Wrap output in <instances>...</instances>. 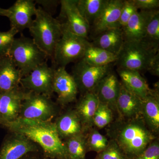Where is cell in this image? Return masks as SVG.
<instances>
[{"label": "cell", "mask_w": 159, "mask_h": 159, "mask_svg": "<svg viewBox=\"0 0 159 159\" xmlns=\"http://www.w3.org/2000/svg\"><path fill=\"white\" fill-rule=\"evenodd\" d=\"M45 159H56V158H48L47 157Z\"/></svg>", "instance_id": "cell-40"}, {"label": "cell", "mask_w": 159, "mask_h": 159, "mask_svg": "<svg viewBox=\"0 0 159 159\" xmlns=\"http://www.w3.org/2000/svg\"><path fill=\"white\" fill-rule=\"evenodd\" d=\"M87 63L95 66H103L116 63L117 55L92 45L89 43L82 58Z\"/></svg>", "instance_id": "cell-25"}, {"label": "cell", "mask_w": 159, "mask_h": 159, "mask_svg": "<svg viewBox=\"0 0 159 159\" xmlns=\"http://www.w3.org/2000/svg\"><path fill=\"white\" fill-rule=\"evenodd\" d=\"M117 72L121 80V83L129 91L143 99L150 93L148 84L138 71L118 68Z\"/></svg>", "instance_id": "cell-22"}, {"label": "cell", "mask_w": 159, "mask_h": 159, "mask_svg": "<svg viewBox=\"0 0 159 159\" xmlns=\"http://www.w3.org/2000/svg\"><path fill=\"white\" fill-rule=\"evenodd\" d=\"M99 103L97 96L93 92L83 94L77 102L75 110L81 121L84 133L93 125L94 116Z\"/></svg>", "instance_id": "cell-23"}, {"label": "cell", "mask_w": 159, "mask_h": 159, "mask_svg": "<svg viewBox=\"0 0 159 159\" xmlns=\"http://www.w3.org/2000/svg\"><path fill=\"white\" fill-rule=\"evenodd\" d=\"M11 133L1 146L0 159H21L27 154L38 151V145L24 135Z\"/></svg>", "instance_id": "cell-13"}, {"label": "cell", "mask_w": 159, "mask_h": 159, "mask_svg": "<svg viewBox=\"0 0 159 159\" xmlns=\"http://www.w3.org/2000/svg\"><path fill=\"white\" fill-rule=\"evenodd\" d=\"M62 26V35L58 41L52 58L55 67H65L82 59L89 42L87 39L74 34Z\"/></svg>", "instance_id": "cell-6"}, {"label": "cell", "mask_w": 159, "mask_h": 159, "mask_svg": "<svg viewBox=\"0 0 159 159\" xmlns=\"http://www.w3.org/2000/svg\"><path fill=\"white\" fill-rule=\"evenodd\" d=\"M36 4L32 0H17L9 8L8 18L10 20L11 28L21 32L29 29L33 20L32 17L36 12Z\"/></svg>", "instance_id": "cell-14"}, {"label": "cell", "mask_w": 159, "mask_h": 159, "mask_svg": "<svg viewBox=\"0 0 159 159\" xmlns=\"http://www.w3.org/2000/svg\"><path fill=\"white\" fill-rule=\"evenodd\" d=\"M108 0H76L80 13L90 27L99 17Z\"/></svg>", "instance_id": "cell-26"}, {"label": "cell", "mask_w": 159, "mask_h": 159, "mask_svg": "<svg viewBox=\"0 0 159 159\" xmlns=\"http://www.w3.org/2000/svg\"><path fill=\"white\" fill-rule=\"evenodd\" d=\"M158 52L159 48L154 47L144 40L124 42L115 64L118 68L140 73L147 70L150 61Z\"/></svg>", "instance_id": "cell-5"}, {"label": "cell", "mask_w": 159, "mask_h": 159, "mask_svg": "<svg viewBox=\"0 0 159 159\" xmlns=\"http://www.w3.org/2000/svg\"><path fill=\"white\" fill-rule=\"evenodd\" d=\"M4 126L11 132L24 135L39 145L47 157L70 159L65 144L57 133L54 122L18 118Z\"/></svg>", "instance_id": "cell-1"}, {"label": "cell", "mask_w": 159, "mask_h": 159, "mask_svg": "<svg viewBox=\"0 0 159 159\" xmlns=\"http://www.w3.org/2000/svg\"><path fill=\"white\" fill-rule=\"evenodd\" d=\"M52 89L57 95V101L62 105L74 102L77 98L78 89L72 75L65 67H54Z\"/></svg>", "instance_id": "cell-12"}, {"label": "cell", "mask_w": 159, "mask_h": 159, "mask_svg": "<svg viewBox=\"0 0 159 159\" xmlns=\"http://www.w3.org/2000/svg\"><path fill=\"white\" fill-rule=\"evenodd\" d=\"M28 92L19 86L1 94L0 125L4 126L19 118L22 103Z\"/></svg>", "instance_id": "cell-11"}, {"label": "cell", "mask_w": 159, "mask_h": 159, "mask_svg": "<svg viewBox=\"0 0 159 159\" xmlns=\"http://www.w3.org/2000/svg\"><path fill=\"white\" fill-rule=\"evenodd\" d=\"M0 98H1V93H0Z\"/></svg>", "instance_id": "cell-41"}, {"label": "cell", "mask_w": 159, "mask_h": 159, "mask_svg": "<svg viewBox=\"0 0 159 159\" xmlns=\"http://www.w3.org/2000/svg\"><path fill=\"white\" fill-rule=\"evenodd\" d=\"M61 10L57 19L72 33L87 39L90 27L80 13L76 0L60 1Z\"/></svg>", "instance_id": "cell-10"}, {"label": "cell", "mask_w": 159, "mask_h": 159, "mask_svg": "<svg viewBox=\"0 0 159 159\" xmlns=\"http://www.w3.org/2000/svg\"><path fill=\"white\" fill-rule=\"evenodd\" d=\"M66 147L70 159H86V136L84 133L78 134L66 140Z\"/></svg>", "instance_id": "cell-27"}, {"label": "cell", "mask_w": 159, "mask_h": 159, "mask_svg": "<svg viewBox=\"0 0 159 159\" xmlns=\"http://www.w3.org/2000/svg\"><path fill=\"white\" fill-rule=\"evenodd\" d=\"M21 73L9 55L0 58V93L19 86Z\"/></svg>", "instance_id": "cell-18"}, {"label": "cell", "mask_w": 159, "mask_h": 159, "mask_svg": "<svg viewBox=\"0 0 159 159\" xmlns=\"http://www.w3.org/2000/svg\"><path fill=\"white\" fill-rule=\"evenodd\" d=\"M9 55L20 71L23 77L47 61L48 57L32 39L22 34L20 37L15 39Z\"/></svg>", "instance_id": "cell-4"}, {"label": "cell", "mask_w": 159, "mask_h": 159, "mask_svg": "<svg viewBox=\"0 0 159 159\" xmlns=\"http://www.w3.org/2000/svg\"><path fill=\"white\" fill-rule=\"evenodd\" d=\"M137 9L144 11L158 9L159 7V0H133Z\"/></svg>", "instance_id": "cell-35"}, {"label": "cell", "mask_w": 159, "mask_h": 159, "mask_svg": "<svg viewBox=\"0 0 159 159\" xmlns=\"http://www.w3.org/2000/svg\"><path fill=\"white\" fill-rule=\"evenodd\" d=\"M9 14L8 9H4L0 7V16H4L8 17Z\"/></svg>", "instance_id": "cell-38"}, {"label": "cell", "mask_w": 159, "mask_h": 159, "mask_svg": "<svg viewBox=\"0 0 159 159\" xmlns=\"http://www.w3.org/2000/svg\"><path fill=\"white\" fill-rule=\"evenodd\" d=\"M121 82L112 71L99 83L93 92L99 102L105 103L112 110L117 111L116 102Z\"/></svg>", "instance_id": "cell-17"}, {"label": "cell", "mask_w": 159, "mask_h": 159, "mask_svg": "<svg viewBox=\"0 0 159 159\" xmlns=\"http://www.w3.org/2000/svg\"><path fill=\"white\" fill-rule=\"evenodd\" d=\"M98 159H128L118 145L111 140L104 150L99 153Z\"/></svg>", "instance_id": "cell-33"}, {"label": "cell", "mask_w": 159, "mask_h": 159, "mask_svg": "<svg viewBox=\"0 0 159 159\" xmlns=\"http://www.w3.org/2000/svg\"><path fill=\"white\" fill-rule=\"evenodd\" d=\"M124 42L123 31L119 28H111L96 35L92 45L118 55Z\"/></svg>", "instance_id": "cell-20"}, {"label": "cell", "mask_w": 159, "mask_h": 159, "mask_svg": "<svg viewBox=\"0 0 159 159\" xmlns=\"http://www.w3.org/2000/svg\"><path fill=\"white\" fill-rule=\"evenodd\" d=\"M123 0H108L101 14L90 27L95 36L102 31L118 25L121 10L123 5Z\"/></svg>", "instance_id": "cell-16"}, {"label": "cell", "mask_w": 159, "mask_h": 159, "mask_svg": "<svg viewBox=\"0 0 159 159\" xmlns=\"http://www.w3.org/2000/svg\"><path fill=\"white\" fill-rule=\"evenodd\" d=\"M130 159H159V142L157 138L136 157Z\"/></svg>", "instance_id": "cell-34"}, {"label": "cell", "mask_w": 159, "mask_h": 159, "mask_svg": "<svg viewBox=\"0 0 159 159\" xmlns=\"http://www.w3.org/2000/svg\"><path fill=\"white\" fill-rule=\"evenodd\" d=\"M133 0H125L118 22L119 28L123 29L131 17L138 11Z\"/></svg>", "instance_id": "cell-32"}, {"label": "cell", "mask_w": 159, "mask_h": 159, "mask_svg": "<svg viewBox=\"0 0 159 159\" xmlns=\"http://www.w3.org/2000/svg\"><path fill=\"white\" fill-rule=\"evenodd\" d=\"M18 32L13 28L6 31H0V58L9 55L15 35Z\"/></svg>", "instance_id": "cell-31"}, {"label": "cell", "mask_w": 159, "mask_h": 159, "mask_svg": "<svg viewBox=\"0 0 159 159\" xmlns=\"http://www.w3.org/2000/svg\"><path fill=\"white\" fill-rule=\"evenodd\" d=\"M142 116L151 131L157 134L159 131V97L158 88L151 90L142 102Z\"/></svg>", "instance_id": "cell-21"}, {"label": "cell", "mask_w": 159, "mask_h": 159, "mask_svg": "<svg viewBox=\"0 0 159 159\" xmlns=\"http://www.w3.org/2000/svg\"><path fill=\"white\" fill-rule=\"evenodd\" d=\"M60 1L54 0H38L35 1V4L37 3L44 11L52 15V11H54L58 6Z\"/></svg>", "instance_id": "cell-36"}, {"label": "cell", "mask_w": 159, "mask_h": 159, "mask_svg": "<svg viewBox=\"0 0 159 159\" xmlns=\"http://www.w3.org/2000/svg\"><path fill=\"white\" fill-rule=\"evenodd\" d=\"M114 63L103 66H95L82 59L75 62L72 69V76L78 91L83 94L93 92L100 81L112 71Z\"/></svg>", "instance_id": "cell-8"}, {"label": "cell", "mask_w": 159, "mask_h": 159, "mask_svg": "<svg viewBox=\"0 0 159 159\" xmlns=\"http://www.w3.org/2000/svg\"><path fill=\"white\" fill-rule=\"evenodd\" d=\"M61 139H66L84 133L81 121L75 110L67 111L54 122Z\"/></svg>", "instance_id": "cell-24"}, {"label": "cell", "mask_w": 159, "mask_h": 159, "mask_svg": "<svg viewBox=\"0 0 159 159\" xmlns=\"http://www.w3.org/2000/svg\"><path fill=\"white\" fill-rule=\"evenodd\" d=\"M109 134L111 140L116 143L128 159L142 153L157 138L142 117L121 119L114 124Z\"/></svg>", "instance_id": "cell-2"}, {"label": "cell", "mask_w": 159, "mask_h": 159, "mask_svg": "<svg viewBox=\"0 0 159 159\" xmlns=\"http://www.w3.org/2000/svg\"><path fill=\"white\" fill-rule=\"evenodd\" d=\"M151 45L159 48V11L152 10L146 25L145 38L142 40Z\"/></svg>", "instance_id": "cell-28"}, {"label": "cell", "mask_w": 159, "mask_h": 159, "mask_svg": "<svg viewBox=\"0 0 159 159\" xmlns=\"http://www.w3.org/2000/svg\"><path fill=\"white\" fill-rule=\"evenodd\" d=\"M107 138L95 129L90 131L88 137H86L87 149L96 152L98 153L105 149L108 145Z\"/></svg>", "instance_id": "cell-30"}, {"label": "cell", "mask_w": 159, "mask_h": 159, "mask_svg": "<svg viewBox=\"0 0 159 159\" xmlns=\"http://www.w3.org/2000/svg\"><path fill=\"white\" fill-rule=\"evenodd\" d=\"M57 114V106L50 97L29 92L22 103L19 118L48 121Z\"/></svg>", "instance_id": "cell-7"}, {"label": "cell", "mask_w": 159, "mask_h": 159, "mask_svg": "<svg viewBox=\"0 0 159 159\" xmlns=\"http://www.w3.org/2000/svg\"><path fill=\"white\" fill-rule=\"evenodd\" d=\"M151 11L138 10L132 16L122 29L124 42H138L144 39Z\"/></svg>", "instance_id": "cell-19"}, {"label": "cell", "mask_w": 159, "mask_h": 159, "mask_svg": "<svg viewBox=\"0 0 159 159\" xmlns=\"http://www.w3.org/2000/svg\"><path fill=\"white\" fill-rule=\"evenodd\" d=\"M54 67L48 65L47 61L36 68L20 80V84L24 89L35 93L50 97L52 89Z\"/></svg>", "instance_id": "cell-9"}, {"label": "cell", "mask_w": 159, "mask_h": 159, "mask_svg": "<svg viewBox=\"0 0 159 159\" xmlns=\"http://www.w3.org/2000/svg\"><path fill=\"white\" fill-rule=\"evenodd\" d=\"M142 102L143 99L129 91L121 82L116 102L117 112L121 119L142 117Z\"/></svg>", "instance_id": "cell-15"}, {"label": "cell", "mask_w": 159, "mask_h": 159, "mask_svg": "<svg viewBox=\"0 0 159 159\" xmlns=\"http://www.w3.org/2000/svg\"><path fill=\"white\" fill-rule=\"evenodd\" d=\"M113 111L107 104L99 102L93 117V124L102 129L109 125L113 120Z\"/></svg>", "instance_id": "cell-29"}, {"label": "cell", "mask_w": 159, "mask_h": 159, "mask_svg": "<svg viewBox=\"0 0 159 159\" xmlns=\"http://www.w3.org/2000/svg\"><path fill=\"white\" fill-rule=\"evenodd\" d=\"M35 16L29 28L32 39L52 59L55 47L62 35V26L57 18H54L39 6Z\"/></svg>", "instance_id": "cell-3"}, {"label": "cell", "mask_w": 159, "mask_h": 159, "mask_svg": "<svg viewBox=\"0 0 159 159\" xmlns=\"http://www.w3.org/2000/svg\"><path fill=\"white\" fill-rule=\"evenodd\" d=\"M147 71H148L151 74L154 76H159V52L153 57L150 61Z\"/></svg>", "instance_id": "cell-37"}, {"label": "cell", "mask_w": 159, "mask_h": 159, "mask_svg": "<svg viewBox=\"0 0 159 159\" xmlns=\"http://www.w3.org/2000/svg\"><path fill=\"white\" fill-rule=\"evenodd\" d=\"M23 159H35L33 158L29 157V158H24Z\"/></svg>", "instance_id": "cell-39"}]
</instances>
